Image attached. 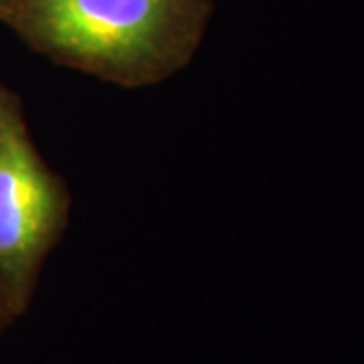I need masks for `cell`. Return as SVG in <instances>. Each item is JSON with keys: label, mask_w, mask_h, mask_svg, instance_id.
<instances>
[{"label": "cell", "mask_w": 364, "mask_h": 364, "mask_svg": "<svg viewBox=\"0 0 364 364\" xmlns=\"http://www.w3.org/2000/svg\"><path fill=\"white\" fill-rule=\"evenodd\" d=\"M213 0H0V23L57 65L126 90L181 73Z\"/></svg>", "instance_id": "obj_1"}, {"label": "cell", "mask_w": 364, "mask_h": 364, "mask_svg": "<svg viewBox=\"0 0 364 364\" xmlns=\"http://www.w3.org/2000/svg\"><path fill=\"white\" fill-rule=\"evenodd\" d=\"M69 208L65 182L41 158L21 97L0 81V289L9 316L26 308Z\"/></svg>", "instance_id": "obj_2"}, {"label": "cell", "mask_w": 364, "mask_h": 364, "mask_svg": "<svg viewBox=\"0 0 364 364\" xmlns=\"http://www.w3.org/2000/svg\"><path fill=\"white\" fill-rule=\"evenodd\" d=\"M9 316L6 312V304H4V296H2V289H0V324L4 322V318Z\"/></svg>", "instance_id": "obj_3"}]
</instances>
